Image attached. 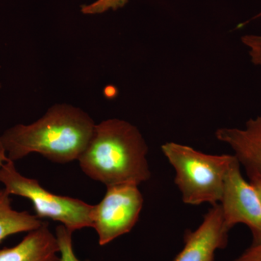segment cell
Returning <instances> with one entry per match:
<instances>
[{"instance_id": "cell-4", "label": "cell", "mask_w": 261, "mask_h": 261, "mask_svg": "<svg viewBox=\"0 0 261 261\" xmlns=\"http://www.w3.org/2000/svg\"><path fill=\"white\" fill-rule=\"evenodd\" d=\"M0 182L9 195L29 199L39 219L47 218L59 221L72 232L84 228H92L94 205L47 191L37 179L25 177L19 173L13 161H7L0 169Z\"/></svg>"}, {"instance_id": "cell-11", "label": "cell", "mask_w": 261, "mask_h": 261, "mask_svg": "<svg viewBox=\"0 0 261 261\" xmlns=\"http://www.w3.org/2000/svg\"><path fill=\"white\" fill-rule=\"evenodd\" d=\"M72 234L73 232L63 225L57 226L56 237L59 246L61 261H90L81 260L75 255L73 251Z\"/></svg>"}, {"instance_id": "cell-15", "label": "cell", "mask_w": 261, "mask_h": 261, "mask_svg": "<svg viewBox=\"0 0 261 261\" xmlns=\"http://www.w3.org/2000/svg\"><path fill=\"white\" fill-rule=\"evenodd\" d=\"M8 161H9V159H8V155H7L6 150H5L3 141H2L1 136H0V169Z\"/></svg>"}, {"instance_id": "cell-2", "label": "cell", "mask_w": 261, "mask_h": 261, "mask_svg": "<svg viewBox=\"0 0 261 261\" xmlns=\"http://www.w3.org/2000/svg\"><path fill=\"white\" fill-rule=\"evenodd\" d=\"M147 153L148 147L138 128L112 118L95 125L78 161L87 176L106 187L123 184L140 186L151 177Z\"/></svg>"}, {"instance_id": "cell-13", "label": "cell", "mask_w": 261, "mask_h": 261, "mask_svg": "<svg viewBox=\"0 0 261 261\" xmlns=\"http://www.w3.org/2000/svg\"><path fill=\"white\" fill-rule=\"evenodd\" d=\"M241 41L248 49L252 63L261 66V35L247 34L242 37Z\"/></svg>"}, {"instance_id": "cell-8", "label": "cell", "mask_w": 261, "mask_h": 261, "mask_svg": "<svg viewBox=\"0 0 261 261\" xmlns=\"http://www.w3.org/2000/svg\"><path fill=\"white\" fill-rule=\"evenodd\" d=\"M215 136L231 147L249 178L261 180V116L249 119L245 128H219Z\"/></svg>"}, {"instance_id": "cell-12", "label": "cell", "mask_w": 261, "mask_h": 261, "mask_svg": "<svg viewBox=\"0 0 261 261\" xmlns=\"http://www.w3.org/2000/svg\"><path fill=\"white\" fill-rule=\"evenodd\" d=\"M128 0H97L92 4L82 6V13L86 15L100 14L110 9L116 10L123 8Z\"/></svg>"}, {"instance_id": "cell-9", "label": "cell", "mask_w": 261, "mask_h": 261, "mask_svg": "<svg viewBox=\"0 0 261 261\" xmlns=\"http://www.w3.org/2000/svg\"><path fill=\"white\" fill-rule=\"evenodd\" d=\"M0 261H61L56 234L48 222L29 231L15 246L0 249Z\"/></svg>"}, {"instance_id": "cell-7", "label": "cell", "mask_w": 261, "mask_h": 261, "mask_svg": "<svg viewBox=\"0 0 261 261\" xmlns=\"http://www.w3.org/2000/svg\"><path fill=\"white\" fill-rule=\"evenodd\" d=\"M230 230L225 226L221 205L211 206L196 229L184 236V247L173 261H215L218 250L227 247Z\"/></svg>"}, {"instance_id": "cell-17", "label": "cell", "mask_w": 261, "mask_h": 261, "mask_svg": "<svg viewBox=\"0 0 261 261\" xmlns=\"http://www.w3.org/2000/svg\"><path fill=\"white\" fill-rule=\"evenodd\" d=\"M261 18V12L258 13V14H257L256 15H255V16L252 17L251 19H250V20H247L246 23H243L242 24V25H245L246 23H250V22L252 21V20H256V19L260 18Z\"/></svg>"}, {"instance_id": "cell-18", "label": "cell", "mask_w": 261, "mask_h": 261, "mask_svg": "<svg viewBox=\"0 0 261 261\" xmlns=\"http://www.w3.org/2000/svg\"><path fill=\"white\" fill-rule=\"evenodd\" d=\"M0 87H1V84H0Z\"/></svg>"}, {"instance_id": "cell-1", "label": "cell", "mask_w": 261, "mask_h": 261, "mask_svg": "<svg viewBox=\"0 0 261 261\" xmlns=\"http://www.w3.org/2000/svg\"><path fill=\"white\" fill-rule=\"evenodd\" d=\"M95 123L87 113L70 105H55L38 121L5 130L2 141L10 161L35 152L56 163L78 161Z\"/></svg>"}, {"instance_id": "cell-3", "label": "cell", "mask_w": 261, "mask_h": 261, "mask_svg": "<svg viewBox=\"0 0 261 261\" xmlns=\"http://www.w3.org/2000/svg\"><path fill=\"white\" fill-rule=\"evenodd\" d=\"M161 150L174 169V183L185 204L220 203L233 154L204 153L174 142L163 144Z\"/></svg>"}, {"instance_id": "cell-14", "label": "cell", "mask_w": 261, "mask_h": 261, "mask_svg": "<svg viewBox=\"0 0 261 261\" xmlns=\"http://www.w3.org/2000/svg\"><path fill=\"white\" fill-rule=\"evenodd\" d=\"M233 261H261V243L252 244Z\"/></svg>"}, {"instance_id": "cell-16", "label": "cell", "mask_w": 261, "mask_h": 261, "mask_svg": "<svg viewBox=\"0 0 261 261\" xmlns=\"http://www.w3.org/2000/svg\"><path fill=\"white\" fill-rule=\"evenodd\" d=\"M249 181L252 184V186L255 187L261 200V180L258 178H249Z\"/></svg>"}, {"instance_id": "cell-6", "label": "cell", "mask_w": 261, "mask_h": 261, "mask_svg": "<svg viewBox=\"0 0 261 261\" xmlns=\"http://www.w3.org/2000/svg\"><path fill=\"white\" fill-rule=\"evenodd\" d=\"M240 164L234 159L228 167L220 202L223 219L228 230L245 224L251 231L252 243H261V200L255 187L244 178Z\"/></svg>"}, {"instance_id": "cell-5", "label": "cell", "mask_w": 261, "mask_h": 261, "mask_svg": "<svg viewBox=\"0 0 261 261\" xmlns=\"http://www.w3.org/2000/svg\"><path fill=\"white\" fill-rule=\"evenodd\" d=\"M144 198L139 185L123 184L107 187L102 200L94 205L92 228L98 243L105 246L129 233L140 218Z\"/></svg>"}, {"instance_id": "cell-10", "label": "cell", "mask_w": 261, "mask_h": 261, "mask_svg": "<svg viewBox=\"0 0 261 261\" xmlns=\"http://www.w3.org/2000/svg\"><path fill=\"white\" fill-rule=\"evenodd\" d=\"M44 222L36 215L14 210L10 195L0 190V243L11 235L37 229Z\"/></svg>"}]
</instances>
